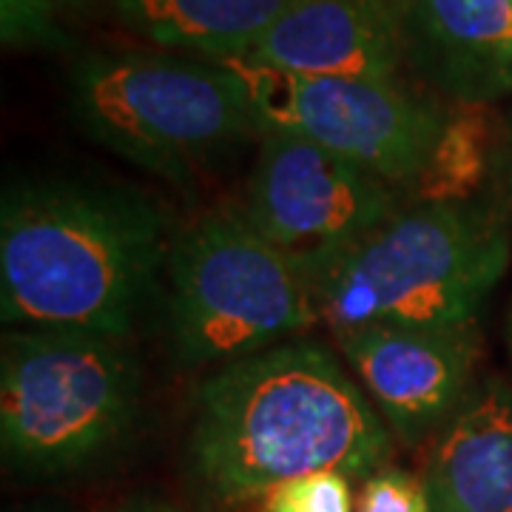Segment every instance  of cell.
Listing matches in <instances>:
<instances>
[{
    "mask_svg": "<svg viewBox=\"0 0 512 512\" xmlns=\"http://www.w3.org/2000/svg\"><path fill=\"white\" fill-rule=\"evenodd\" d=\"M390 436L348 367L291 339L214 367L194 387L185 484L202 507L231 510L319 470L370 478L390 458Z\"/></svg>",
    "mask_w": 512,
    "mask_h": 512,
    "instance_id": "cell-1",
    "label": "cell"
},
{
    "mask_svg": "<svg viewBox=\"0 0 512 512\" xmlns=\"http://www.w3.org/2000/svg\"><path fill=\"white\" fill-rule=\"evenodd\" d=\"M163 214L106 185L26 183L0 205V313L9 328L126 339L168 262Z\"/></svg>",
    "mask_w": 512,
    "mask_h": 512,
    "instance_id": "cell-2",
    "label": "cell"
},
{
    "mask_svg": "<svg viewBox=\"0 0 512 512\" xmlns=\"http://www.w3.org/2000/svg\"><path fill=\"white\" fill-rule=\"evenodd\" d=\"M504 220L481 202L393 211L313 282L319 319L362 325H476L510 268Z\"/></svg>",
    "mask_w": 512,
    "mask_h": 512,
    "instance_id": "cell-3",
    "label": "cell"
},
{
    "mask_svg": "<svg viewBox=\"0 0 512 512\" xmlns=\"http://www.w3.org/2000/svg\"><path fill=\"white\" fill-rule=\"evenodd\" d=\"M143 413V382L126 339L12 328L0 356V444L29 478L83 473L114 456Z\"/></svg>",
    "mask_w": 512,
    "mask_h": 512,
    "instance_id": "cell-4",
    "label": "cell"
},
{
    "mask_svg": "<svg viewBox=\"0 0 512 512\" xmlns=\"http://www.w3.org/2000/svg\"><path fill=\"white\" fill-rule=\"evenodd\" d=\"M83 131L168 183H191L214 160L262 137L228 63L168 55H89L72 72Z\"/></svg>",
    "mask_w": 512,
    "mask_h": 512,
    "instance_id": "cell-5",
    "label": "cell"
},
{
    "mask_svg": "<svg viewBox=\"0 0 512 512\" xmlns=\"http://www.w3.org/2000/svg\"><path fill=\"white\" fill-rule=\"evenodd\" d=\"M165 325L188 367H222L319 322L313 285L242 211H211L171 245Z\"/></svg>",
    "mask_w": 512,
    "mask_h": 512,
    "instance_id": "cell-6",
    "label": "cell"
},
{
    "mask_svg": "<svg viewBox=\"0 0 512 512\" xmlns=\"http://www.w3.org/2000/svg\"><path fill=\"white\" fill-rule=\"evenodd\" d=\"M220 63L239 77L262 131L299 134L384 183H413L439 140L444 111L402 83L305 77L245 57Z\"/></svg>",
    "mask_w": 512,
    "mask_h": 512,
    "instance_id": "cell-7",
    "label": "cell"
},
{
    "mask_svg": "<svg viewBox=\"0 0 512 512\" xmlns=\"http://www.w3.org/2000/svg\"><path fill=\"white\" fill-rule=\"evenodd\" d=\"M239 211L313 285L396 208L387 183L367 168L265 128Z\"/></svg>",
    "mask_w": 512,
    "mask_h": 512,
    "instance_id": "cell-8",
    "label": "cell"
},
{
    "mask_svg": "<svg viewBox=\"0 0 512 512\" xmlns=\"http://www.w3.org/2000/svg\"><path fill=\"white\" fill-rule=\"evenodd\" d=\"M336 342L387 430L410 447L436 436L476 387V325H362Z\"/></svg>",
    "mask_w": 512,
    "mask_h": 512,
    "instance_id": "cell-9",
    "label": "cell"
},
{
    "mask_svg": "<svg viewBox=\"0 0 512 512\" xmlns=\"http://www.w3.org/2000/svg\"><path fill=\"white\" fill-rule=\"evenodd\" d=\"M404 63L450 103L512 94V0H390Z\"/></svg>",
    "mask_w": 512,
    "mask_h": 512,
    "instance_id": "cell-10",
    "label": "cell"
},
{
    "mask_svg": "<svg viewBox=\"0 0 512 512\" xmlns=\"http://www.w3.org/2000/svg\"><path fill=\"white\" fill-rule=\"evenodd\" d=\"M245 60L305 74L399 83L407 66L390 0H291Z\"/></svg>",
    "mask_w": 512,
    "mask_h": 512,
    "instance_id": "cell-11",
    "label": "cell"
},
{
    "mask_svg": "<svg viewBox=\"0 0 512 512\" xmlns=\"http://www.w3.org/2000/svg\"><path fill=\"white\" fill-rule=\"evenodd\" d=\"M424 490L433 512H512V387L478 379L436 433Z\"/></svg>",
    "mask_w": 512,
    "mask_h": 512,
    "instance_id": "cell-12",
    "label": "cell"
},
{
    "mask_svg": "<svg viewBox=\"0 0 512 512\" xmlns=\"http://www.w3.org/2000/svg\"><path fill=\"white\" fill-rule=\"evenodd\" d=\"M291 0H111L131 32L208 60L245 57Z\"/></svg>",
    "mask_w": 512,
    "mask_h": 512,
    "instance_id": "cell-13",
    "label": "cell"
},
{
    "mask_svg": "<svg viewBox=\"0 0 512 512\" xmlns=\"http://www.w3.org/2000/svg\"><path fill=\"white\" fill-rule=\"evenodd\" d=\"M493 114L487 103H450L430 160L413 180L416 202H473L490 171Z\"/></svg>",
    "mask_w": 512,
    "mask_h": 512,
    "instance_id": "cell-14",
    "label": "cell"
},
{
    "mask_svg": "<svg viewBox=\"0 0 512 512\" xmlns=\"http://www.w3.org/2000/svg\"><path fill=\"white\" fill-rule=\"evenodd\" d=\"M77 0H0V32L6 49H60L66 15Z\"/></svg>",
    "mask_w": 512,
    "mask_h": 512,
    "instance_id": "cell-15",
    "label": "cell"
},
{
    "mask_svg": "<svg viewBox=\"0 0 512 512\" xmlns=\"http://www.w3.org/2000/svg\"><path fill=\"white\" fill-rule=\"evenodd\" d=\"M259 512H356L350 476L319 470L288 478L259 498Z\"/></svg>",
    "mask_w": 512,
    "mask_h": 512,
    "instance_id": "cell-16",
    "label": "cell"
},
{
    "mask_svg": "<svg viewBox=\"0 0 512 512\" xmlns=\"http://www.w3.org/2000/svg\"><path fill=\"white\" fill-rule=\"evenodd\" d=\"M356 512H433L424 481L399 467H382L365 478Z\"/></svg>",
    "mask_w": 512,
    "mask_h": 512,
    "instance_id": "cell-17",
    "label": "cell"
},
{
    "mask_svg": "<svg viewBox=\"0 0 512 512\" xmlns=\"http://www.w3.org/2000/svg\"><path fill=\"white\" fill-rule=\"evenodd\" d=\"M109 512H183L171 504H165L160 498H148V495H140V498H128L123 504H117L114 510Z\"/></svg>",
    "mask_w": 512,
    "mask_h": 512,
    "instance_id": "cell-18",
    "label": "cell"
},
{
    "mask_svg": "<svg viewBox=\"0 0 512 512\" xmlns=\"http://www.w3.org/2000/svg\"><path fill=\"white\" fill-rule=\"evenodd\" d=\"M510 353H512V313H510Z\"/></svg>",
    "mask_w": 512,
    "mask_h": 512,
    "instance_id": "cell-19",
    "label": "cell"
},
{
    "mask_svg": "<svg viewBox=\"0 0 512 512\" xmlns=\"http://www.w3.org/2000/svg\"><path fill=\"white\" fill-rule=\"evenodd\" d=\"M23 512H55V510H23Z\"/></svg>",
    "mask_w": 512,
    "mask_h": 512,
    "instance_id": "cell-20",
    "label": "cell"
},
{
    "mask_svg": "<svg viewBox=\"0 0 512 512\" xmlns=\"http://www.w3.org/2000/svg\"><path fill=\"white\" fill-rule=\"evenodd\" d=\"M510 168H512V154H510Z\"/></svg>",
    "mask_w": 512,
    "mask_h": 512,
    "instance_id": "cell-21",
    "label": "cell"
}]
</instances>
